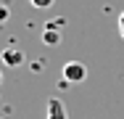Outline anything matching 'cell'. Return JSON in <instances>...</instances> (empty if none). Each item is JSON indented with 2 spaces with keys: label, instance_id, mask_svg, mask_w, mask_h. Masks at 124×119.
I'll use <instances>...</instances> for the list:
<instances>
[{
  "label": "cell",
  "instance_id": "9c48e42d",
  "mask_svg": "<svg viewBox=\"0 0 124 119\" xmlns=\"http://www.w3.org/2000/svg\"><path fill=\"white\" fill-rule=\"evenodd\" d=\"M0 119H3V117H0Z\"/></svg>",
  "mask_w": 124,
  "mask_h": 119
},
{
  "label": "cell",
  "instance_id": "5b68a950",
  "mask_svg": "<svg viewBox=\"0 0 124 119\" xmlns=\"http://www.w3.org/2000/svg\"><path fill=\"white\" fill-rule=\"evenodd\" d=\"M8 19H11V8H8L5 3H0V24H5Z\"/></svg>",
  "mask_w": 124,
  "mask_h": 119
},
{
  "label": "cell",
  "instance_id": "ba28073f",
  "mask_svg": "<svg viewBox=\"0 0 124 119\" xmlns=\"http://www.w3.org/2000/svg\"><path fill=\"white\" fill-rule=\"evenodd\" d=\"M0 82H3V71H0Z\"/></svg>",
  "mask_w": 124,
  "mask_h": 119
},
{
  "label": "cell",
  "instance_id": "3957f363",
  "mask_svg": "<svg viewBox=\"0 0 124 119\" xmlns=\"http://www.w3.org/2000/svg\"><path fill=\"white\" fill-rule=\"evenodd\" d=\"M45 119H69V111L61 98H50L45 106Z\"/></svg>",
  "mask_w": 124,
  "mask_h": 119
},
{
  "label": "cell",
  "instance_id": "6da1fadb",
  "mask_svg": "<svg viewBox=\"0 0 124 119\" xmlns=\"http://www.w3.org/2000/svg\"><path fill=\"white\" fill-rule=\"evenodd\" d=\"M63 79L71 82V85H79L87 79V66L82 61H66L63 64Z\"/></svg>",
  "mask_w": 124,
  "mask_h": 119
},
{
  "label": "cell",
  "instance_id": "8992f818",
  "mask_svg": "<svg viewBox=\"0 0 124 119\" xmlns=\"http://www.w3.org/2000/svg\"><path fill=\"white\" fill-rule=\"evenodd\" d=\"M29 3H32L34 8H50V5L55 3V0H29Z\"/></svg>",
  "mask_w": 124,
  "mask_h": 119
},
{
  "label": "cell",
  "instance_id": "52a82bcc",
  "mask_svg": "<svg viewBox=\"0 0 124 119\" xmlns=\"http://www.w3.org/2000/svg\"><path fill=\"white\" fill-rule=\"evenodd\" d=\"M119 34H122V37H124V11H122V13H119Z\"/></svg>",
  "mask_w": 124,
  "mask_h": 119
},
{
  "label": "cell",
  "instance_id": "277c9868",
  "mask_svg": "<svg viewBox=\"0 0 124 119\" xmlns=\"http://www.w3.org/2000/svg\"><path fill=\"white\" fill-rule=\"evenodd\" d=\"M42 42H45V45H58V42H61V26H55V24L50 21L48 26H45V32H42Z\"/></svg>",
  "mask_w": 124,
  "mask_h": 119
},
{
  "label": "cell",
  "instance_id": "7a4b0ae2",
  "mask_svg": "<svg viewBox=\"0 0 124 119\" xmlns=\"http://www.w3.org/2000/svg\"><path fill=\"white\" fill-rule=\"evenodd\" d=\"M0 61H3L5 66L16 69V66H24L26 56H24V50H19V48H5V50L0 53Z\"/></svg>",
  "mask_w": 124,
  "mask_h": 119
}]
</instances>
